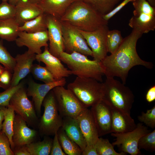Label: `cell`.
Returning a JSON list of instances; mask_svg holds the SVG:
<instances>
[{
	"mask_svg": "<svg viewBox=\"0 0 155 155\" xmlns=\"http://www.w3.org/2000/svg\"><path fill=\"white\" fill-rule=\"evenodd\" d=\"M75 0H40L37 4L44 13L59 19Z\"/></svg>",
	"mask_w": 155,
	"mask_h": 155,
	"instance_id": "cb8c5ba5",
	"label": "cell"
},
{
	"mask_svg": "<svg viewBox=\"0 0 155 155\" xmlns=\"http://www.w3.org/2000/svg\"><path fill=\"white\" fill-rule=\"evenodd\" d=\"M134 0H124L119 5L115 7L112 11L108 13L103 15L104 19L108 21L120 11L129 2L133 1Z\"/></svg>",
	"mask_w": 155,
	"mask_h": 155,
	"instance_id": "b9f144b4",
	"label": "cell"
},
{
	"mask_svg": "<svg viewBox=\"0 0 155 155\" xmlns=\"http://www.w3.org/2000/svg\"><path fill=\"white\" fill-rule=\"evenodd\" d=\"M58 138L63 151L66 155H82V150L71 139L61 127L57 131Z\"/></svg>",
	"mask_w": 155,
	"mask_h": 155,
	"instance_id": "484cf974",
	"label": "cell"
},
{
	"mask_svg": "<svg viewBox=\"0 0 155 155\" xmlns=\"http://www.w3.org/2000/svg\"><path fill=\"white\" fill-rule=\"evenodd\" d=\"M86 32L94 31L101 26L108 25L103 15L80 0H75L67 8L59 19Z\"/></svg>",
	"mask_w": 155,
	"mask_h": 155,
	"instance_id": "7a4b0ae2",
	"label": "cell"
},
{
	"mask_svg": "<svg viewBox=\"0 0 155 155\" xmlns=\"http://www.w3.org/2000/svg\"><path fill=\"white\" fill-rule=\"evenodd\" d=\"M5 69V68L4 67L2 66L0 64V75L4 71Z\"/></svg>",
	"mask_w": 155,
	"mask_h": 155,
	"instance_id": "f907efd6",
	"label": "cell"
},
{
	"mask_svg": "<svg viewBox=\"0 0 155 155\" xmlns=\"http://www.w3.org/2000/svg\"><path fill=\"white\" fill-rule=\"evenodd\" d=\"M24 86V83L21 82L14 86H11L3 92L0 93V106L7 107L13 94L20 88Z\"/></svg>",
	"mask_w": 155,
	"mask_h": 155,
	"instance_id": "d590c367",
	"label": "cell"
},
{
	"mask_svg": "<svg viewBox=\"0 0 155 155\" xmlns=\"http://www.w3.org/2000/svg\"><path fill=\"white\" fill-rule=\"evenodd\" d=\"M87 4L102 15L112 11L121 0H80Z\"/></svg>",
	"mask_w": 155,
	"mask_h": 155,
	"instance_id": "f546056e",
	"label": "cell"
},
{
	"mask_svg": "<svg viewBox=\"0 0 155 155\" xmlns=\"http://www.w3.org/2000/svg\"><path fill=\"white\" fill-rule=\"evenodd\" d=\"M59 59L67 65L72 74L102 82L104 72L101 62L90 60L87 56L76 52L68 53L63 52L61 53Z\"/></svg>",
	"mask_w": 155,
	"mask_h": 155,
	"instance_id": "277c9868",
	"label": "cell"
},
{
	"mask_svg": "<svg viewBox=\"0 0 155 155\" xmlns=\"http://www.w3.org/2000/svg\"><path fill=\"white\" fill-rule=\"evenodd\" d=\"M42 106L44 107V112L39 119L38 127L40 135H54L62 126L63 118L59 114L52 90L44 98Z\"/></svg>",
	"mask_w": 155,
	"mask_h": 155,
	"instance_id": "8992f818",
	"label": "cell"
},
{
	"mask_svg": "<svg viewBox=\"0 0 155 155\" xmlns=\"http://www.w3.org/2000/svg\"><path fill=\"white\" fill-rule=\"evenodd\" d=\"M16 13L14 18L20 26L43 13L37 4L21 0L16 5Z\"/></svg>",
	"mask_w": 155,
	"mask_h": 155,
	"instance_id": "44dd1931",
	"label": "cell"
},
{
	"mask_svg": "<svg viewBox=\"0 0 155 155\" xmlns=\"http://www.w3.org/2000/svg\"><path fill=\"white\" fill-rule=\"evenodd\" d=\"M111 133H125L132 131L136 128V124L130 115L117 110L111 108Z\"/></svg>",
	"mask_w": 155,
	"mask_h": 155,
	"instance_id": "7402d4cb",
	"label": "cell"
},
{
	"mask_svg": "<svg viewBox=\"0 0 155 155\" xmlns=\"http://www.w3.org/2000/svg\"><path fill=\"white\" fill-rule=\"evenodd\" d=\"M9 105L29 126L38 129L39 119L34 104L28 99L24 86L20 88L13 94L10 101Z\"/></svg>",
	"mask_w": 155,
	"mask_h": 155,
	"instance_id": "9c48e42d",
	"label": "cell"
},
{
	"mask_svg": "<svg viewBox=\"0 0 155 155\" xmlns=\"http://www.w3.org/2000/svg\"><path fill=\"white\" fill-rule=\"evenodd\" d=\"M16 13V6L7 1H2L0 4V20L14 18Z\"/></svg>",
	"mask_w": 155,
	"mask_h": 155,
	"instance_id": "74e56055",
	"label": "cell"
},
{
	"mask_svg": "<svg viewBox=\"0 0 155 155\" xmlns=\"http://www.w3.org/2000/svg\"><path fill=\"white\" fill-rule=\"evenodd\" d=\"M4 111L3 106H0V131L2 128V122L4 119Z\"/></svg>",
	"mask_w": 155,
	"mask_h": 155,
	"instance_id": "bcb514c9",
	"label": "cell"
},
{
	"mask_svg": "<svg viewBox=\"0 0 155 155\" xmlns=\"http://www.w3.org/2000/svg\"><path fill=\"white\" fill-rule=\"evenodd\" d=\"M109 30L108 25L102 26L92 32L79 30L91 49L94 60L101 62L107 55L106 37Z\"/></svg>",
	"mask_w": 155,
	"mask_h": 155,
	"instance_id": "7c38bea8",
	"label": "cell"
},
{
	"mask_svg": "<svg viewBox=\"0 0 155 155\" xmlns=\"http://www.w3.org/2000/svg\"><path fill=\"white\" fill-rule=\"evenodd\" d=\"M36 60L39 62H42L51 72L55 80L69 76L72 74L70 70L65 67L61 60L49 52L48 47H45L44 51L36 54Z\"/></svg>",
	"mask_w": 155,
	"mask_h": 155,
	"instance_id": "ac0fdd59",
	"label": "cell"
},
{
	"mask_svg": "<svg viewBox=\"0 0 155 155\" xmlns=\"http://www.w3.org/2000/svg\"><path fill=\"white\" fill-rule=\"evenodd\" d=\"M19 26L14 18L0 20V38L9 42L15 41Z\"/></svg>",
	"mask_w": 155,
	"mask_h": 155,
	"instance_id": "d4e9b609",
	"label": "cell"
},
{
	"mask_svg": "<svg viewBox=\"0 0 155 155\" xmlns=\"http://www.w3.org/2000/svg\"><path fill=\"white\" fill-rule=\"evenodd\" d=\"M139 150L144 149L149 152L155 150V130L141 137L138 143Z\"/></svg>",
	"mask_w": 155,
	"mask_h": 155,
	"instance_id": "836d02e7",
	"label": "cell"
},
{
	"mask_svg": "<svg viewBox=\"0 0 155 155\" xmlns=\"http://www.w3.org/2000/svg\"><path fill=\"white\" fill-rule=\"evenodd\" d=\"M0 155H14L9 140L2 130L0 131Z\"/></svg>",
	"mask_w": 155,
	"mask_h": 155,
	"instance_id": "f35d334b",
	"label": "cell"
},
{
	"mask_svg": "<svg viewBox=\"0 0 155 155\" xmlns=\"http://www.w3.org/2000/svg\"><path fill=\"white\" fill-rule=\"evenodd\" d=\"M59 115L62 117L75 119L86 107L69 89L64 86H57L52 90Z\"/></svg>",
	"mask_w": 155,
	"mask_h": 155,
	"instance_id": "ba28073f",
	"label": "cell"
},
{
	"mask_svg": "<svg viewBox=\"0 0 155 155\" xmlns=\"http://www.w3.org/2000/svg\"><path fill=\"white\" fill-rule=\"evenodd\" d=\"M2 1H8L9 0H1Z\"/></svg>",
	"mask_w": 155,
	"mask_h": 155,
	"instance_id": "816d5d0a",
	"label": "cell"
},
{
	"mask_svg": "<svg viewBox=\"0 0 155 155\" xmlns=\"http://www.w3.org/2000/svg\"><path fill=\"white\" fill-rule=\"evenodd\" d=\"M143 34L133 29L131 32L123 38L118 48L109 55H107L101 61L104 75L106 77H117L125 85L129 70L137 65L152 69L153 64L142 59L137 53L136 44Z\"/></svg>",
	"mask_w": 155,
	"mask_h": 155,
	"instance_id": "6da1fadb",
	"label": "cell"
},
{
	"mask_svg": "<svg viewBox=\"0 0 155 155\" xmlns=\"http://www.w3.org/2000/svg\"><path fill=\"white\" fill-rule=\"evenodd\" d=\"M102 100L111 108L128 115L134 102V96L130 89L114 78L106 77Z\"/></svg>",
	"mask_w": 155,
	"mask_h": 155,
	"instance_id": "3957f363",
	"label": "cell"
},
{
	"mask_svg": "<svg viewBox=\"0 0 155 155\" xmlns=\"http://www.w3.org/2000/svg\"><path fill=\"white\" fill-rule=\"evenodd\" d=\"M141 123H144L147 127L152 129L155 127V106L150 109L147 110L146 113L142 112L141 115L137 117Z\"/></svg>",
	"mask_w": 155,
	"mask_h": 155,
	"instance_id": "8d00e7d4",
	"label": "cell"
},
{
	"mask_svg": "<svg viewBox=\"0 0 155 155\" xmlns=\"http://www.w3.org/2000/svg\"><path fill=\"white\" fill-rule=\"evenodd\" d=\"M50 155H66L62 150V148L59 141L57 132L54 135L53 139Z\"/></svg>",
	"mask_w": 155,
	"mask_h": 155,
	"instance_id": "60d3db41",
	"label": "cell"
},
{
	"mask_svg": "<svg viewBox=\"0 0 155 155\" xmlns=\"http://www.w3.org/2000/svg\"><path fill=\"white\" fill-rule=\"evenodd\" d=\"M67 88L88 108L101 101L104 92L103 83L91 78L77 77L68 84Z\"/></svg>",
	"mask_w": 155,
	"mask_h": 155,
	"instance_id": "5b68a950",
	"label": "cell"
},
{
	"mask_svg": "<svg viewBox=\"0 0 155 155\" xmlns=\"http://www.w3.org/2000/svg\"><path fill=\"white\" fill-rule=\"evenodd\" d=\"M12 72L5 68L4 71L0 75V88L6 90L11 87L13 77Z\"/></svg>",
	"mask_w": 155,
	"mask_h": 155,
	"instance_id": "ab89813d",
	"label": "cell"
},
{
	"mask_svg": "<svg viewBox=\"0 0 155 155\" xmlns=\"http://www.w3.org/2000/svg\"><path fill=\"white\" fill-rule=\"evenodd\" d=\"M47 30L36 33L20 31L15 40L17 46H26L30 53L38 54L42 53L41 48L48 47Z\"/></svg>",
	"mask_w": 155,
	"mask_h": 155,
	"instance_id": "2e32d148",
	"label": "cell"
},
{
	"mask_svg": "<svg viewBox=\"0 0 155 155\" xmlns=\"http://www.w3.org/2000/svg\"><path fill=\"white\" fill-rule=\"evenodd\" d=\"M21 0H9L8 3L13 5L16 6V5Z\"/></svg>",
	"mask_w": 155,
	"mask_h": 155,
	"instance_id": "7dc6e473",
	"label": "cell"
},
{
	"mask_svg": "<svg viewBox=\"0 0 155 155\" xmlns=\"http://www.w3.org/2000/svg\"><path fill=\"white\" fill-rule=\"evenodd\" d=\"M53 139L48 136H44L42 141L38 140L26 145L30 155H50Z\"/></svg>",
	"mask_w": 155,
	"mask_h": 155,
	"instance_id": "4316f807",
	"label": "cell"
},
{
	"mask_svg": "<svg viewBox=\"0 0 155 155\" xmlns=\"http://www.w3.org/2000/svg\"><path fill=\"white\" fill-rule=\"evenodd\" d=\"M133 16L129 20V25L143 34L155 29V7L146 0H134Z\"/></svg>",
	"mask_w": 155,
	"mask_h": 155,
	"instance_id": "52a82bcc",
	"label": "cell"
},
{
	"mask_svg": "<svg viewBox=\"0 0 155 155\" xmlns=\"http://www.w3.org/2000/svg\"><path fill=\"white\" fill-rule=\"evenodd\" d=\"M0 63L12 72L16 64L15 58L11 55L0 41Z\"/></svg>",
	"mask_w": 155,
	"mask_h": 155,
	"instance_id": "e575fe53",
	"label": "cell"
},
{
	"mask_svg": "<svg viewBox=\"0 0 155 155\" xmlns=\"http://www.w3.org/2000/svg\"><path fill=\"white\" fill-rule=\"evenodd\" d=\"M30 73L35 79L43 82L45 83L52 82L56 81L45 67L42 66L40 65L33 64Z\"/></svg>",
	"mask_w": 155,
	"mask_h": 155,
	"instance_id": "4dcf8cb0",
	"label": "cell"
},
{
	"mask_svg": "<svg viewBox=\"0 0 155 155\" xmlns=\"http://www.w3.org/2000/svg\"><path fill=\"white\" fill-rule=\"evenodd\" d=\"M61 127L83 151L87 144L76 119L69 117H63Z\"/></svg>",
	"mask_w": 155,
	"mask_h": 155,
	"instance_id": "603a6c76",
	"label": "cell"
},
{
	"mask_svg": "<svg viewBox=\"0 0 155 155\" xmlns=\"http://www.w3.org/2000/svg\"><path fill=\"white\" fill-rule=\"evenodd\" d=\"M4 111V121L2 123V131L8 138L12 150L14 148L12 142L13 125L15 112L12 107L9 105L7 107L3 106Z\"/></svg>",
	"mask_w": 155,
	"mask_h": 155,
	"instance_id": "f1b7e54d",
	"label": "cell"
},
{
	"mask_svg": "<svg viewBox=\"0 0 155 155\" xmlns=\"http://www.w3.org/2000/svg\"><path fill=\"white\" fill-rule=\"evenodd\" d=\"M87 145H95L99 137L97 129L90 109L83 111L76 118Z\"/></svg>",
	"mask_w": 155,
	"mask_h": 155,
	"instance_id": "d6986e66",
	"label": "cell"
},
{
	"mask_svg": "<svg viewBox=\"0 0 155 155\" xmlns=\"http://www.w3.org/2000/svg\"><path fill=\"white\" fill-rule=\"evenodd\" d=\"M27 125L26 121L19 115H15L12 137L14 148L39 140L40 135L38 131L30 128Z\"/></svg>",
	"mask_w": 155,
	"mask_h": 155,
	"instance_id": "9a60e30c",
	"label": "cell"
},
{
	"mask_svg": "<svg viewBox=\"0 0 155 155\" xmlns=\"http://www.w3.org/2000/svg\"><path fill=\"white\" fill-rule=\"evenodd\" d=\"M123 38L120 31L113 30L108 31L106 37V46L108 52L112 54L118 48Z\"/></svg>",
	"mask_w": 155,
	"mask_h": 155,
	"instance_id": "1f68e13d",
	"label": "cell"
},
{
	"mask_svg": "<svg viewBox=\"0 0 155 155\" xmlns=\"http://www.w3.org/2000/svg\"><path fill=\"white\" fill-rule=\"evenodd\" d=\"M36 55L27 51L23 54L16 55L11 86L18 85L21 80L30 73L33 62L36 60Z\"/></svg>",
	"mask_w": 155,
	"mask_h": 155,
	"instance_id": "ffe728a7",
	"label": "cell"
},
{
	"mask_svg": "<svg viewBox=\"0 0 155 155\" xmlns=\"http://www.w3.org/2000/svg\"><path fill=\"white\" fill-rule=\"evenodd\" d=\"M30 3L38 4L40 0H26Z\"/></svg>",
	"mask_w": 155,
	"mask_h": 155,
	"instance_id": "681fc988",
	"label": "cell"
},
{
	"mask_svg": "<svg viewBox=\"0 0 155 155\" xmlns=\"http://www.w3.org/2000/svg\"><path fill=\"white\" fill-rule=\"evenodd\" d=\"M91 107L90 110L99 137L111 133L112 115L111 108L102 100Z\"/></svg>",
	"mask_w": 155,
	"mask_h": 155,
	"instance_id": "e0dca14e",
	"label": "cell"
},
{
	"mask_svg": "<svg viewBox=\"0 0 155 155\" xmlns=\"http://www.w3.org/2000/svg\"><path fill=\"white\" fill-rule=\"evenodd\" d=\"M147 101L149 103L155 100V86L151 87L148 90L146 96Z\"/></svg>",
	"mask_w": 155,
	"mask_h": 155,
	"instance_id": "f6af8a7d",
	"label": "cell"
},
{
	"mask_svg": "<svg viewBox=\"0 0 155 155\" xmlns=\"http://www.w3.org/2000/svg\"><path fill=\"white\" fill-rule=\"evenodd\" d=\"M152 6L155 7V0H146Z\"/></svg>",
	"mask_w": 155,
	"mask_h": 155,
	"instance_id": "c3c4849f",
	"label": "cell"
},
{
	"mask_svg": "<svg viewBox=\"0 0 155 155\" xmlns=\"http://www.w3.org/2000/svg\"><path fill=\"white\" fill-rule=\"evenodd\" d=\"M46 14L43 13L20 26V31L36 33L47 30Z\"/></svg>",
	"mask_w": 155,
	"mask_h": 155,
	"instance_id": "83f0119b",
	"label": "cell"
},
{
	"mask_svg": "<svg viewBox=\"0 0 155 155\" xmlns=\"http://www.w3.org/2000/svg\"><path fill=\"white\" fill-rule=\"evenodd\" d=\"M82 155H98L95 145H87Z\"/></svg>",
	"mask_w": 155,
	"mask_h": 155,
	"instance_id": "7bdbcfd3",
	"label": "cell"
},
{
	"mask_svg": "<svg viewBox=\"0 0 155 155\" xmlns=\"http://www.w3.org/2000/svg\"><path fill=\"white\" fill-rule=\"evenodd\" d=\"M98 155H125L127 153L121 152H117L114 148V146L108 139L99 138L95 144Z\"/></svg>",
	"mask_w": 155,
	"mask_h": 155,
	"instance_id": "d6a6232c",
	"label": "cell"
},
{
	"mask_svg": "<svg viewBox=\"0 0 155 155\" xmlns=\"http://www.w3.org/2000/svg\"><path fill=\"white\" fill-rule=\"evenodd\" d=\"M14 155H30L26 145L14 147L12 150Z\"/></svg>",
	"mask_w": 155,
	"mask_h": 155,
	"instance_id": "ee69618b",
	"label": "cell"
},
{
	"mask_svg": "<svg viewBox=\"0 0 155 155\" xmlns=\"http://www.w3.org/2000/svg\"><path fill=\"white\" fill-rule=\"evenodd\" d=\"M61 22L65 52L68 53L76 52L92 57V51L79 30L67 22Z\"/></svg>",
	"mask_w": 155,
	"mask_h": 155,
	"instance_id": "30bf717a",
	"label": "cell"
},
{
	"mask_svg": "<svg viewBox=\"0 0 155 155\" xmlns=\"http://www.w3.org/2000/svg\"><path fill=\"white\" fill-rule=\"evenodd\" d=\"M66 83L65 78L54 82L43 84L38 83L32 80L28 82L26 91L28 96L32 97L36 114L41 117V108L43 101L47 94L55 87L64 86Z\"/></svg>",
	"mask_w": 155,
	"mask_h": 155,
	"instance_id": "4fadbf2b",
	"label": "cell"
},
{
	"mask_svg": "<svg viewBox=\"0 0 155 155\" xmlns=\"http://www.w3.org/2000/svg\"><path fill=\"white\" fill-rule=\"evenodd\" d=\"M151 132L147 126L140 123L132 131L123 133H111V135L116 137L115 141L112 144L119 147L122 152L131 155H140L141 153L138 147V141L142 136Z\"/></svg>",
	"mask_w": 155,
	"mask_h": 155,
	"instance_id": "8fae6325",
	"label": "cell"
},
{
	"mask_svg": "<svg viewBox=\"0 0 155 155\" xmlns=\"http://www.w3.org/2000/svg\"><path fill=\"white\" fill-rule=\"evenodd\" d=\"M46 19L49 51L59 58L61 53L65 52L61 22L59 19L50 15L46 14Z\"/></svg>",
	"mask_w": 155,
	"mask_h": 155,
	"instance_id": "5bb4252c",
	"label": "cell"
}]
</instances>
